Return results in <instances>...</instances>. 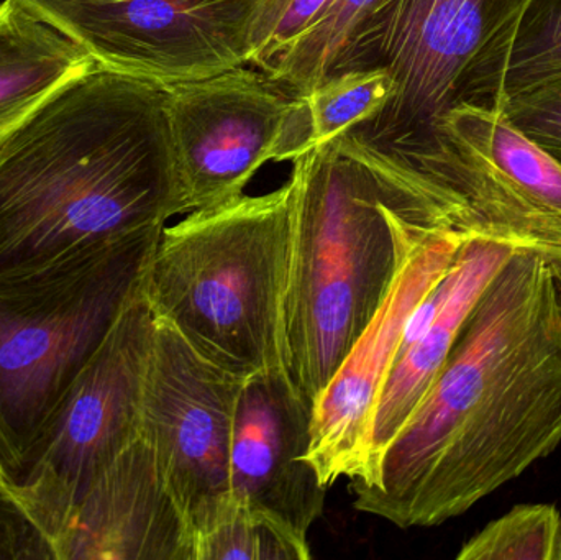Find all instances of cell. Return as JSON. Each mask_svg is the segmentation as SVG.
<instances>
[{"label": "cell", "mask_w": 561, "mask_h": 560, "mask_svg": "<svg viewBox=\"0 0 561 560\" xmlns=\"http://www.w3.org/2000/svg\"><path fill=\"white\" fill-rule=\"evenodd\" d=\"M527 0H382L353 33L329 75L385 68L392 101L352 134L408 153L427 144L474 62Z\"/></svg>", "instance_id": "cell-7"}, {"label": "cell", "mask_w": 561, "mask_h": 560, "mask_svg": "<svg viewBox=\"0 0 561 560\" xmlns=\"http://www.w3.org/2000/svg\"><path fill=\"white\" fill-rule=\"evenodd\" d=\"M561 515L553 505H519L465 542L458 560H557Z\"/></svg>", "instance_id": "cell-20"}, {"label": "cell", "mask_w": 561, "mask_h": 560, "mask_svg": "<svg viewBox=\"0 0 561 560\" xmlns=\"http://www.w3.org/2000/svg\"><path fill=\"white\" fill-rule=\"evenodd\" d=\"M553 275H556L557 292H559V299L561 305V263L559 265H552Z\"/></svg>", "instance_id": "cell-25"}, {"label": "cell", "mask_w": 561, "mask_h": 560, "mask_svg": "<svg viewBox=\"0 0 561 560\" xmlns=\"http://www.w3.org/2000/svg\"><path fill=\"white\" fill-rule=\"evenodd\" d=\"M399 155L432 230L561 263V167L500 111L457 105L427 144Z\"/></svg>", "instance_id": "cell-6"}, {"label": "cell", "mask_w": 561, "mask_h": 560, "mask_svg": "<svg viewBox=\"0 0 561 560\" xmlns=\"http://www.w3.org/2000/svg\"><path fill=\"white\" fill-rule=\"evenodd\" d=\"M312 411L284 367L253 375L240 390L230 447L236 508L266 519L307 548L327 492L309 459Z\"/></svg>", "instance_id": "cell-13"}, {"label": "cell", "mask_w": 561, "mask_h": 560, "mask_svg": "<svg viewBox=\"0 0 561 560\" xmlns=\"http://www.w3.org/2000/svg\"><path fill=\"white\" fill-rule=\"evenodd\" d=\"M382 0H330L322 15L297 36L265 72L293 95H306L329 75L353 33Z\"/></svg>", "instance_id": "cell-18"}, {"label": "cell", "mask_w": 561, "mask_h": 560, "mask_svg": "<svg viewBox=\"0 0 561 560\" xmlns=\"http://www.w3.org/2000/svg\"><path fill=\"white\" fill-rule=\"evenodd\" d=\"M293 183L187 213L151 253L144 293L206 361L247 380L283 367Z\"/></svg>", "instance_id": "cell-5"}, {"label": "cell", "mask_w": 561, "mask_h": 560, "mask_svg": "<svg viewBox=\"0 0 561 560\" xmlns=\"http://www.w3.org/2000/svg\"><path fill=\"white\" fill-rule=\"evenodd\" d=\"M463 237L432 232L405 256L379 311L313 404L309 459L323 485L365 480L373 414L419 302L458 259Z\"/></svg>", "instance_id": "cell-12"}, {"label": "cell", "mask_w": 561, "mask_h": 560, "mask_svg": "<svg viewBox=\"0 0 561 560\" xmlns=\"http://www.w3.org/2000/svg\"><path fill=\"white\" fill-rule=\"evenodd\" d=\"M180 214L160 85L94 62L0 144V278Z\"/></svg>", "instance_id": "cell-2"}, {"label": "cell", "mask_w": 561, "mask_h": 560, "mask_svg": "<svg viewBox=\"0 0 561 560\" xmlns=\"http://www.w3.org/2000/svg\"><path fill=\"white\" fill-rule=\"evenodd\" d=\"M0 560H56L55 548L0 479Z\"/></svg>", "instance_id": "cell-24"}, {"label": "cell", "mask_w": 561, "mask_h": 560, "mask_svg": "<svg viewBox=\"0 0 561 560\" xmlns=\"http://www.w3.org/2000/svg\"><path fill=\"white\" fill-rule=\"evenodd\" d=\"M330 0H260L250 33V66L266 69L317 19Z\"/></svg>", "instance_id": "cell-22"}, {"label": "cell", "mask_w": 561, "mask_h": 560, "mask_svg": "<svg viewBox=\"0 0 561 560\" xmlns=\"http://www.w3.org/2000/svg\"><path fill=\"white\" fill-rule=\"evenodd\" d=\"M557 560H561V529H560L559 548H557Z\"/></svg>", "instance_id": "cell-26"}, {"label": "cell", "mask_w": 561, "mask_h": 560, "mask_svg": "<svg viewBox=\"0 0 561 560\" xmlns=\"http://www.w3.org/2000/svg\"><path fill=\"white\" fill-rule=\"evenodd\" d=\"M94 59L19 0H0V144Z\"/></svg>", "instance_id": "cell-16"}, {"label": "cell", "mask_w": 561, "mask_h": 560, "mask_svg": "<svg viewBox=\"0 0 561 560\" xmlns=\"http://www.w3.org/2000/svg\"><path fill=\"white\" fill-rule=\"evenodd\" d=\"M289 180L283 367L313 407L381 308L412 247L432 232L394 209L388 150L352 132L300 155Z\"/></svg>", "instance_id": "cell-3"}, {"label": "cell", "mask_w": 561, "mask_h": 560, "mask_svg": "<svg viewBox=\"0 0 561 560\" xmlns=\"http://www.w3.org/2000/svg\"><path fill=\"white\" fill-rule=\"evenodd\" d=\"M516 252L491 240H467L450 272L419 302L373 414L368 476L355 483L371 482L382 454L444 367L471 309Z\"/></svg>", "instance_id": "cell-15"}, {"label": "cell", "mask_w": 561, "mask_h": 560, "mask_svg": "<svg viewBox=\"0 0 561 560\" xmlns=\"http://www.w3.org/2000/svg\"><path fill=\"white\" fill-rule=\"evenodd\" d=\"M496 111L561 167V78L507 99Z\"/></svg>", "instance_id": "cell-23"}, {"label": "cell", "mask_w": 561, "mask_h": 560, "mask_svg": "<svg viewBox=\"0 0 561 560\" xmlns=\"http://www.w3.org/2000/svg\"><path fill=\"white\" fill-rule=\"evenodd\" d=\"M560 78L561 0H527L513 25L474 62L454 107L497 108L520 92Z\"/></svg>", "instance_id": "cell-17"}, {"label": "cell", "mask_w": 561, "mask_h": 560, "mask_svg": "<svg viewBox=\"0 0 561 560\" xmlns=\"http://www.w3.org/2000/svg\"><path fill=\"white\" fill-rule=\"evenodd\" d=\"M163 89L184 214L242 196L266 163L313 148L306 99L255 66Z\"/></svg>", "instance_id": "cell-8"}, {"label": "cell", "mask_w": 561, "mask_h": 560, "mask_svg": "<svg viewBox=\"0 0 561 560\" xmlns=\"http://www.w3.org/2000/svg\"><path fill=\"white\" fill-rule=\"evenodd\" d=\"M99 66L167 88L250 65L260 0H19Z\"/></svg>", "instance_id": "cell-10"}, {"label": "cell", "mask_w": 561, "mask_h": 560, "mask_svg": "<svg viewBox=\"0 0 561 560\" xmlns=\"http://www.w3.org/2000/svg\"><path fill=\"white\" fill-rule=\"evenodd\" d=\"M561 443V305L552 263L516 252L468 315L444 367L382 454L350 482L358 512L432 528Z\"/></svg>", "instance_id": "cell-1"}, {"label": "cell", "mask_w": 561, "mask_h": 560, "mask_svg": "<svg viewBox=\"0 0 561 560\" xmlns=\"http://www.w3.org/2000/svg\"><path fill=\"white\" fill-rule=\"evenodd\" d=\"M242 385L157 319L140 437L153 453L193 545L236 512L230 447Z\"/></svg>", "instance_id": "cell-11"}, {"label": "cell", "mask_w": 561, "mask_h": 560, "mask_svg": "<svg viewBox=\"0 0 561 560\" xmlns=\"http://www.w3.org/2000/svg\"><path fill=\"white\" fill-rule=\"evenodd\" d=\"M154 325L157 319L141 283L72 387L28 482L13 490L55 552L72 513L95 480L140 439Z\"/></svg>", "instance_id": "cell-9"}, {"label": "cell", "mask_w": 561, "mask_h": 560, "mask_svg": "<svg viewBox=\"0 0 561 560\" xmlns=\"http://www.w3.org/2000/svg\"><path fill=\"white\" fill-rule=\"evenodd\" d=\"M58 560H194V545L157 460L135 441L72 513Z\"/></svg>", "instance_id": "cell-14"}, {"label": "cell", "mask_w": 561, "mask_h": 560, "mask_svg": "<svg viewBox=\"0 0 561 560\" xmlns=\"http://www.w3.org/2000/svg\"><path fill=\"white\" fill-rule=\"evenodd\" d=\"M164 227L0 278V479L10 489L38 466L72 387L140 292Z\"/></svg>", "instance_id": "cell-4"}, {"label": "cell", "mask_w": 561, "mask_h": 560, "mask_svg": "<svg viewBox=\"0 0 561 560\" xmlns=\"http://www.w3.org/2000/svg\"><path fill=\"white\" fill-rule=\"evenodd\" d=\"M310 548L299 545L275 525L237 510L197 538L194 560H307Z\"/></svg>", "instance_id": "cell-21"}, {"label": "cell", "mask_w": 561, "mask_h": 560, "mask_svg": "<svg viewBox=\"0 0 561 560\" xmlns=\"http://www.w3.org/2000/svg\"><path fill=\"white\" fill-rule=\"evenodd\" d=\"M396 81L385 68L348 69L327 76L306 95L313 148L375 118L394 98Z\"/></svg>", "instance_id": "cell-19"}]
</instances>
